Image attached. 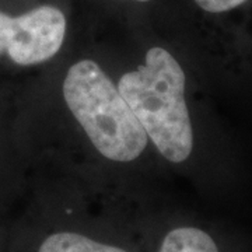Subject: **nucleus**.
Returning a JSON list of instances; mask_svg holds the SVG:
<instances>
[{"label":"nucleus","instance_id":"4","mask_svg":"<svg viewBox=\"0 0 252 252\" xmlns=\"http://www.w3.org/2000/svg\"><path fill=\"white\" fill-rule=\"evenodd\" d=\"M158 252H219V248L203 230L178 227L165 235Z\"/></svg>","mask_w":252,"mask_h":252},{"label":"nucleus","instance_id":"3","mask_svg":"<svg viewBox=\"0 0 252 252\" xmlns=\"http://www.w3.org/2000/svg\"><path fill=\"white\" fill-rule=\"evenodd\" d=\"M66 17L55 6H38L18 16L0 10V59L17 66H35L62 48Z\"/></svg>","mask_w":252,"mask_h":252},{"label":"nucleus","instance_id":"2","mask_svg":"<svg viewBox=\"0 0 252 252\" xmlns=\"http://www.w3.org/2000/svg\"><path fill=\"white\" fill-rule=\"evenodd\" d=\"M63 97L90 142L108 160H136L149 137L98 63L79 61L66 73Z\"/></svg>","mask_w":252,"mask_h":252},{"label":"nucleus","instance_id":"6","mask_svg":"<svg viewBox=\"0 0 252 252\" xmlns=\"http://www.w3.org/2000/svg\"><path fill=\"white\" fill-rule=\"evenodd\" d=\"M199 7L207 13H225L244 4L248 0H193Z\"/></svg>","mask_w":252,"mask_h":252},{"label":"nucleus","instance_id":"7","mask_svg":"<svg viewBox=\"0 0 252 252\" xmlns=\"http://www.w3.org/2000/svg\"><path fill=\"white\" fill-rule=\"evenodd\" d=\"M132 1H142V3H144V1H150V0H132Z\"/></svg>","mask_w":252,"mask_h":252},{"label":"nucleus","instance_id":"5","mask_svg":"<svg viewBox=\"0 0 252 252\" xmlns=\"http://www.w3.org/2000/svg\"><path fill=\"white\" fill-rule=\"evenodd\" d=\"M38 252H126L77 233H55L46 237Z\"/></svg>","mask_w":252,"mask_h":252},{"label":"nucleus","instance_id":"1","mask_svg":"<svg viewBox=\"0 0 252 252\" xmlns=\"http://www.w3.org/2000/svg\"><path fill=\"white\" fill-rule=\"evenodd\" d=\"M118 90L162 157L185 161L193 149V130L185 102V73L178 61L154 46L142 66L121 77Z\"/></svg>","mask_w":252,"mask_h":252}]
</instances>
